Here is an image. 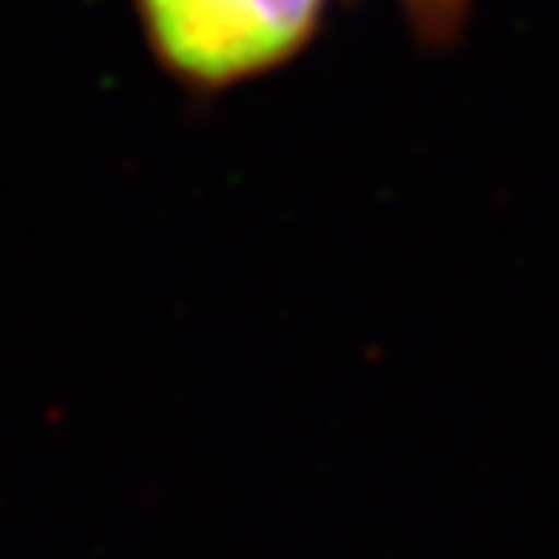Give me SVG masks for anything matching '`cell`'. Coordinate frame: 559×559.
<instances>
[{
    "mask_svg": "<svg viewBox=\"0 0 559 559\" xmlns=\"http://www.w3.org/2000/svg\"><path fill=\"white\" fill-rule=\"evenodd\" d=\"M326 0H136L148 47L194 90L269 74L311 44Z\"/></svg>",
    "mask_w": 559,
    "mask_h": 559,
    "instance_id": "6da1fadb",
    "label": "cell"
},
{
    "mask_svg": "<svg viewBox=\"0 0 559 559\" xmlns=\"http://www.w3.org/2000/svg\"><path fill=\"white\" fill-rule=\"evenodd\" d=\"M401 4L408 9L416 32L428 35V39L454 35L459 24H463V12H466V0H401Z\"/></svg>",
    "mask_w": 559,
    "mask_h": 559,
    "instance_id": "7a4b0ae2",
    "label": "cell"
}]
</instances>
